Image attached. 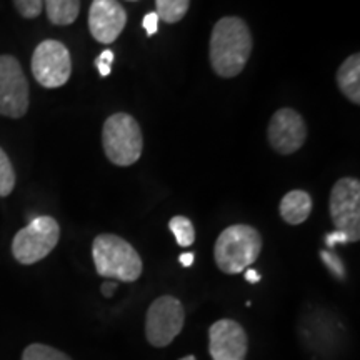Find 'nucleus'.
<instances>
[{
  "label": "nucleus",
  "mask_w": 360,
  "mask_h": 360,
  "mask_svg": "<svg viewBox=\"0 0 360 360\" xmlns=\"http://www.w3.org/2000/svg\"><path fill=\"white\" fill-rule=\"evenodd\" d=\"M114 52L112 51H103L101 56L96 58V67L98 70V74L102 75V77H107V75H110V70H112V62H114Z\"/></svg>",
  "instance_id": "4be33fe9"
},
{
  "label": "nucleus",
  "mask_w": 360,
  "mask_h": 360,
  "mask_svg": "<svg viewBox=\"0 0 360 360\" xmlns=\"http://www.w3.org/2000/svg\"><path fill=\"white\" fill-rule=\"evenodd\" d=\"M307 139V125L302 115L294 109H281L272 115L269 124V142L282 155L294 154Z\"/></svg>",
  "instance_id": "9b49d317"
},
{
  "label": "nucleus",
  "mask_w": 360,
  "mask_h": 360,
  "mask_svg": "<svg viewBox=\"0 0 360 360\" xmlns=\"http://www.w3.org/2000/svg\"><path fill=\"white\" fill-rule=\"evenodd\" d=\"M326 244H327L328 249H334L337 244H349V240H347V237L344 236V233L339 232V231H335V232L327 233V236H326Z\"/></svg>",
  "instance_id": "b1692460"
},
{
  "label": "nucleus",
  "mask_w": 360,
  "mask_h": 360,
  "mask_svg": "<svg viewBox=\"0 0 360 360\" xmlns=\"http://www.w3.org/2000/svg\"><path fill=\"white\" fill-rule=\"evenodd\" d=\"M330 217L335 229L350 242L360 238V184L357 179L337 180L330 192Z\"/></svg>",
  "instance_id": "0eeeda50"
},
{
  "label": "nucleus",
  "mask_w": 360,
  "mask_h": 360,
  "mask_svg": "<svg viewBox=\"0 0 360 360\" xmlns=\"http://www.w3.org/2000/svg\"><path fill=\"white\" fill-rule=\"evenodd\" d=\"M92 257L101 277L120 282H135L142 276L143 264L139 252L114 233H102L94 238Z\"/></svg>",
  "instance_id": "f03ea898"
},
{
  "label": "nucleus",
  "mask_w": 360,
  "mask_h": 360,
  "mask_svg": "<svg viewBox=\"0 0 360 360\" xmlns=\"http://www.w3.org/2000/svg\"><path fill=\"white\" fill-rule=\"evenodd\" d=\"M29 110V82L20 62L0 56V115L20 119Z\"/></svg>",
  "instance_id": "1a4fd4ad"
},
{
  "label": "nucleus",
  "mask_w": 360,
  "mask_h": 360,
  "mask_svg": "<svg viewBox=\"0 0 360 360\" xmlns=\"http://www.w3.org/2000/svg\"><path fill=\"white\" fill-rule=\"evenodd\" d=\"M312 212V197L305 191H292L283 195L281 202V215L287 224L300 225Z\"/></svg>",
  "instance_id": "ddd939ff"
},
{
  "label": "nucleus",
  "mask_w": 360,
  "mask_h": 360,
  "mask_svg": "<svg viewBox=\"0 0 360 360\" xmlns=\"http://www.w3.org/2000/svg\"><path fill=\"white\" fill-rule=\"evenodd\" d=\"M159 20H160L159 15H157L155 12H148L147 15L143 17L142 25L148 35H155L157 29H159Z\"/></svg>",
  "instance_id": "5701e85b"
},
{
  "label": "nucleus",
  "mask_w": 360,
  "mask_h": 360,
  "mask_svg": "<svg viewBox=\"0 0 360 360\" xmlns=\"http://www.w3.org/2000/svg\"><path fill=\"white\" fill-rule=\"evenodd\" d=\"M191 6V0H155V13L160 20L175 24L184 19Z\"/></svg>",
  "instance_id": "dca6fc26"
},
{
  "label": "nucleus",
  "mask_w": 360,
  "mask_h": 360,
  "mask_svg": "<svg viewBox=\"0 0 360 360\" xmlns=\"http://www.w3.org/2000/svg\"><path fill=\"white\" fill-rule=\"evenodd\" d=\"M186 312L179 299L162 295L150 304L146 317V337L154 347H167L184 328Z\"/></svg>",
  "instance_id": "423d86ee"
},
{
  "label": "nucleus",
  "mask_w": 360,
  "mask_h": 360,
  "mask_svg": "<svg viewBox=\"0 0 360 360\" xmlns=\"http://www.w3.org/2000/svg\"><path fill=\"white\" fill-rule=\"evenodd\" d=\"M179 360H197V357H195V355H186V357H182Z\"/></svg>",
  "instance_id": "cd10ccee"
},
{
  "label": "nucleus",
  "mask_w": 360,
  "mask_h": 360,
  "mask_svg": "<svg viewBox=\"0 0 360 360\" xmlns=\"http://www.w3.org/2000/svg\"><path fill=\"white\" fill-rule=\"evenodd\" d=\"M169 229L172 231L180 247H191L195 242V229H193L191 219L184 217V215H175L170 219Z\"/></svg>",
  "instance_id": "f3484780"
},
{
  "label": "nucleus",
  "mask_w": 360,
  "mask_h": 360,
  "mask_svg": "<svg viewBox=\"0 0 360 360\" xmlns=\"http://www.w3.org/2000/svg\"><path fill=\"white\" fill-rule=\"evenodd\" d=\"M32 74L45 89H57L69 82L72 58L69 49L58 40H44L32 56Z\"/></svg>",
  "instance_id": "6e6552de"
},
{
  "label": "nucleus",
  "mask_w": 360,
  "mask_h": 360,
  "mask_svg": "<svg viewBox=\"0 0 360 360\" xmlns=\"http://www.w3.org/2000/svg\"><path fill=\"white\" fill-rule=\"evenodd\" d=\"M60 238V227L53 217L40 215L20 229L12 240V255L22 265H32L47 257Z\"/></svg>",
  "instance_id": "39448f33"
},
{
  "label": "nucleus",
  "mask_w": 360,
  "mask_h": 360,
  "mask_svg": "<svg viewBox=\"0 0 360 360\" xmlns=\"http://www.w3.org/2000/svg\"><path fill=\"white\" fill-rule=\"evenodd\" d=\"M127 13L117 0H94L89 12V29L101 44H112L122 34Z\"/></svg>",
  "instance_id": "f8f14e48"
},
{
  "label": "nucleus",
  "mask_w": 360,
  "mask_h": 360,
  "mask_svg": "<svg viewBox=\"0 0 360 360\" xmlns=\"http://www.w3.org/2000/svg\"><path fill=\"white\" fill-rule=\"evenodd\" d=\"M130 2H135V0H130Z\"/></svg>",
  "instance_id": "c85d7f7f"
},
{
  "label": "nucleus",
  "mask_w": 360,
  "mask_h": 360,
  "mask_svg": "<svg viewBox=\"0 0 360 360\" xmlns=\"http://www.w3.org/2000/svg\"><path fill=\"white\" fill-rule=\"evenodd\" d=\"M102 143L107 159L119 167H129L141 159L143 139L137 120L129 114H114L102 129Z\"/></svg>",
  "instance_id": "20e7f679"
},
{
  "label": "nucleus",
  "mask_w": 360,
  "mask_h": 360,
  "mask_svg": "<svg viewBox=\"0 0 360 360\" xmlns=\"http://www.w3.org/2000/svg\"><path fill=\"white\" fill-rule=\"evenodd\" d=\"M193 260H195V255L192 254V252H186V254H182L179 257V262L184 265V267H191L193 264Z\"/></svg>",
  "instance_id": "bb28decb"
},
{
  "label": "nucleus",
  "mask_w": 360,
  "mask_h": 360,
  "mask_svg": "<svg viewBox=\"0 0 360 360\" xmlns=\"http://www.w3.org/2000/svg\"><path fill=\"white\" fill-rule=\"evenodd\" d=\"M17 12L25 19H35L44 8V0H13Z\"/></svg>",
  "instance_id": "aec40b11"
},
{
  "label": "nucleus",
  "mask_w": 360,
  "mask_h": 360,
  "mask_svg": "<svg viewBox=\"0 0 360 360\" xmlns=\"http://www.w3.org/2000/svg\"><path fill=\"white\" fill-rule=\"evenodd\" d=\"M321 257L323 260V264H326V267H328V270H330V272L334 274L337 278H344L345 277L344 264H342L340 257L335 254L334 250H322Z\"/></svg>",
  "instance_id": "412c9836"
},
{
  "label": "nucleus",
  "mask_w": 360,
  "mask_h": 360,
  "mask_svg": "<svg viewBox=\"0 0 360 360\" xmlns=\"http://www.w3.org/2000/svg\"><path fill=\"white\" fill-rule=\"evenodd\" d=\"M115 289H117V283L114 281L102 283V294H103V297H112V295H114Z\"/></svg>",
  "instance_id": "393cba45"
},
{
  "label": "nucleus",
  "mask_w": 360,
  "mask_h": 360,
  "mask_svg": "<svg viewBox=\"0 0 360 360\" xmlns=\"http://www.w3.org/2000/svg\"><path fill=\"white\" fill-rule=\"evenodd\" d=\"M245 281L250 282V283H257L260 281V274L257 272V270L254 269H245Z\"/></svg>",
  "instance_id": "a878e982"
},
{
  "label": "nucleus",
  "mask_w": 360,
  "mask_h": 360,
  "mask_svg": "<svg viewBox=\"0 0 360 360\" xmlns=\"http://www.w3.org/2000/svg\"><path fill=\"white\" fill-rule=\"evenodd\" d=\"M337 85L350 102L360 103V56L354 53L337 70Z\"/></svg>",
  "instance_id": "4468645a"
},
{
  "label": "nucleus",
  "mask_w": 360,
  "mask_h": 360,
  "mask_svg": "<svg viewBox=\"0 0 360 360\" xmlns=\"http://www.w3.org/2000/svg\"><path fill=\"white\" fill-rule=\"evenodd\" d=\"M13 187H15V172H13L11 159L0 147V197L11 195Z\"/></svg>",
  "instance_id": "6ab92c4d"
},
{
  "label": "nucleus",
  "mask_w": 360,
  "mask_h": 360,
  "mask_svg": "<svg viewBox=\"0 0 360 360\" xmlns=\"http://www.w3.org/2000/svg\"><path fill=\"white\" fill-rule=\"evenodd\" d=\"M22 360H72L69 355L45 344L27 345Z\"/></svg>",
  "instance_id": "a211bd4d"
},
{
  "label": "nucleus",
  "mask_w": 360,
  "mask_h": 360,
  "mask_svg": "<svg viewBox=\"0 0 360 360\" xmlns=\"http://www.w3.org/2000/svg\"><path fill=\"white\" fill-rule=\"evenodd\" d=\"M47 17L56 25H70L77 20L80 0H44Z\"/></svg>",
  "instance_id": "2eb2a0df"
},
{
  "label": "nucleus",
  "mask_w": 360,
  "mask_h": 360,
  "mask_svg": "<svg viewBox=\"0 0 360 360\" xmlns=\"http://www.w3.org/2000/svg\"><path fill=\"white\" fill-rule=\"evenodd\" d=\"M262 237L252 225L236 224L227 227L215 242L214 257L224 274L236 276L249 269L259 259Z\"/></svg>",
  "instance_id": "7ed1b4c3"
},
{
  "label": "nucleus",
  "mask_w": 360,
  "mask_h": 360,
  "mask_svg": "<svg viewBox=\"0 0 360 360\" xmlns=\"http://www.w3.org/2000/svg\"><path fill=\"white\" fill-rule=\"evenodd\" d=\"M252 52V35L238 17H224L214 25L210 35V64L224 79L236 77L244 70Z\"/></svg>",
  "instance_id": "f257e3e1"
},
{
  "label": "nucleus",
  "mask_w": 360,
  "mask_h": 360,
  "mask_svg": "<svg viewBox=\"0 0 360 360\" xmlns=\"http://www.w3.org/2000/svg\"><path fill=\"white\" fill-rule=\"evenodd\" d=\"M209 352L214 360H245L249 339L240 323L220 319L209 328Z\"/></svg>",
  "instance_id": "9d476101"
}]
</instances>
